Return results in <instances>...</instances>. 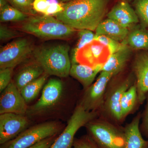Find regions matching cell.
<instances>
[{"label": "cell", "mask_w": 148, "mask_h": 148, "mask_svg": "<svg viewBox=\"0 0 148 148\" xmlns=\"http://www.w3.org/2000/svg\"><path fill=\"white\" fill-rule=\"evenodd\" d=\"M129 29L123 27L117 22L107 18L103 20L95 31L96 35H104L120 42L125 40Z\"/></svg>", "instance_id": "cell-19"}, {"label": "cell", "mask_w": 148, "mask_h": 148, "mask_svg": "<svg viewBox=\"0 0 148 148\" xmlns=\"http://www.w3.org/2000/svg\"><path fill=\"white\" fill-rule=\"evenodd\" d=\"M61 126L54 121L47 122L27 128L17 137L1 145V148H28L47 138L58 135Z\"/></svg>", "instance_id": "cell-6"}, {"label": "cell", "mask_w": 148, "mask_h": 148, "mask_svg": "<svg viewBox=\"0 0 148 148\" xmlns=\"http://www.w3.org/2000/svg\"><path fill=\"white\" fill-rule=\"evenodd\" d=\"M111 55L106 46L94 40L78 51L75 62L92 67H103Z\"/></svg>", "instance_id": "cell-11"}, {"label": "cell", "mask_w": 148, "mask_h": 148, "mask_svg": "<svg viewBox=\"0 0 148 148\" xmlns=\"http://www.w3.org/2000/svg\"><path fill=\"white\" fill-rule=\"evenodd\" d=\"M7 3V0H0V10L5 6Z\"/></svg>", "instance_id": "cell-36"}, {"label": "cell", "mask_w": 148, "mask_h": 148, "mask_svg": "<svg viewBox=\"0 0 148 148\" xmlns=\"http://www.w3.org/2000/svg\"><path fill=\"white\" fill-rule=\"evenodd\" d=\"M131 53V48L125 45L118 51L111 54L103 65L102 71L110 73L114 76L121 73L127 65Z\"/></svg>", "instance_id": "cell-18"}, {"label": "cell", "mask_w": 148, "mask_h": 148, "mask_svg": "<svg viewBox=\"0 0 148 148\" xmlns=\"http://www.w3.org/2000/svg\"><path fill=\"white\" fill-rule=\"evenodd\" d=\"M61 3H66L70 1H73V0H59Z\"/></svg>", "instance_id": "cell-38"}, {"label": "cell", "mask_w": 148, "mask_h": 148, "mask_svg": "<svg viewBox=\"0 0 148 148\" xmlns=\"http://www.w3.org/2000/svg\"><path fill=\"white\" fill-rule=\"evenodd\" d=\"M1 93L0 114L9 113L24 115L27 114V103L13 82L12 81Z\"/></svg>", "instance_id": "cell-13"}, {"label": "cell", "mask_w": 148, "mask_h": 148, "mask_svg": "<svg viewBox=\"0 0 148 148\" xmlns=\"http://www.w3.org/2000/svg\"><path fill=\"white\" fill-rule=\"evenodd\" d=\"M69 49V46L59 44L40 47L33 52L36 63L45 73L64 78L70 75L71 66Z\"/></svg>", "instance_id": "cell-2"}, {"label": "cell", "mask_w": 148, "mask_h": 148, "mask_svg": "<svg viewBox=\"0 0 148 148\" xmlns=\"http://www.w3.org/2000/svg\"><path fill=\"white\" fill-rule=\"evenodd\" d=\"M42 67L37 63L24 66L16 74L14 83L19 91L29 83L44 73Z\"/></svg>", "instance_id": "cell-20"}, {"label": "cell", "mask_w": 148, "mask_h": 148, "mask_svg": "<svg viewBox=\"0 0 148 148\" xmlns=\"http://www.w3.org/2000/svg\"><path fill=\"white\" fill-rule=\"evenodd\" d=\"M98 117V112L86 110L81 106L78 105L65 129L58 135L50 148H73L75 135L79 130Z\"/></svg>", "instance_id": "cell-7"}, {"label": "cell", "mask_w": 148, "mask_h": 148, "mask_svg": "<svg viewBox=\"0 0 148 148\" xmlns=\"http://www.w3.org/2000/svg\"><path fill=\"white\" fill-rule=\"evenodd\" d=\"M85 127L99 148H124V130L120 125L99 116Z\"/></svg>", "instance_id": "cell-4"}, {"label": "cell", "mask_w": 148, "mask_h": 148, "mask_svg": "<svg viewBox=\"0 0 148 148\" xmlns=\"http://www.w3.org/2000/svg\"><path fill=\"white\" fill-rule=\"evenodd\" d=\"M28 118L24 115L14 113L0 114V144L3 145L17 137L27 129Z\"/></svg>", "instance_id": "cell-12"}, {"label": "cell", "mask_w": 148, "mask_h": 148, "mask_svg": "<svg viewBox=\"0 0 148 148\" xmlns=\"http://www.w3.org/2000/svg\"><path fill=\"white\" fill-rule=\"evenodd\" d=\"M63 92V84L61 80L51 79L45 85L39 100L28 108L27 114L35 116L53 108L60 101Z\"/></svg>", "instance_id": "cell-10"}, {"label": "cell", "mask_w": 148, "mask_h": 148, "mask_svg": "<svg viewBox=\"0 0 148 148\" xmlns=\"http://www.w3.org/2000/svg\"><path fill=\"white\" fill-rule=\"evenodd\" d=\"M134 6L142 24L148 27V0H136Z\"/></svg>", "instance_id": "cell-27"}, {"label": "cell", "mask_w": 148, "mask_h": 148, "mask_svg": "<svg viewBox=\"0 0 148 148\" xmlns=\"http://www.w3.org/2000/svg\"><path fill=\"white\" fill-rule=\"evenodd\" d=\"M47 76V74L44 73L42 75L29 83L21 89L20 92L27 104L34 101L43 89Z\"/></svg>", "instance_id": "cell-23"}, {"label": "cell", "mask_w": 148, "mask_h": 148, "mask_svg": "<svg viewBox=\"0 0 148 148\" xmlns=\"http://www.w3.org/2000/svg\"><path fill=\"white\" fill-rule=\"evenodd\" d=\"M58 135L53 136L45 139L28 148H50Z\"/></svg>", "instance_id": "cell-35"}, {"label": "cell", "mask_w": 148, "mask_h": 148, "mask_svg": "<svg viewBox=\"0 0 148 148\" xmlns=\"http://www.w3.org/2000/svg\"><path fill=\"white\" fill-rule=\"evenodd\" d=\"M135 77L133 73L127 77L114 83L109 82L104 96L103 106L98 111L99 116L121 125L122 119L120 103L123 95L135 83Z\"/></svg>", "instance_id": "cell-5"}, {"label": "cell", "mask_w": 148, "mask_h": 148, "mask_svg": "<svg viewBox=\"0 0 148 148\" xmlns=\"http://www.w3.org/2000/svg\"><path fill=\"white\" fill-rule=\"evenodd\" d=\"M95 34L88 29H81L78 32V40L72 52L71 62H75L76 55L78 51L95 39Z\"/></svg>", "instance_id": "cell-25"}, {"label": "cell", "mask_w": 148, "mask_h": 148, "mask_svg": "<svg viewBox=\"0 0 148 148\" xmlns=\"http://www.w3.org/2000/svg\"><path fill=\"white\" fill-rule=\"evenodd\" d=\"M15 8L23 12H28L31 10L32 4L29 0H7Z\"/></svg>", "instance_id": "cell-31"}, {"label": "cell", "mask_w": 148, "mask_h": 148, "mask_svg": "<svg viewBox=\"0 0 148 148\" xmlns=\"http://www.w3.org/2000/svg\"><path fill=\"white\" fill-rule=\"evenodd\" d=\"M132 73L141 105L145 101L148 94V51L140 52L136 56L132 65Z\"/></svg>", "instance_id": "cell-14"}, {"label": "cell", "mask_w": 148, "mask_h": 148, "mask_svg": "<svg viewBox=\"0 0 148 148\" xmlns=\"http://www.w3.org/2000/svg\"><path fill=\"white\" fill-rule=\"evenodd\" d=\"M120 105L123 121L129 115L134 113L137 110L140 105L136 84L124 92L121 100Z\"/></svg>", "instance_id": "cell-21"}, {"label": "cell", "mask_w": 148, "mask_h": 148, "mask_svg": "<svg viewBox=\"0 0 148 148\" xmlns=\"http://www.w3.org/2000/svg\"><path fill=\"white\" fill-rule=\"evenodd\" d=\"M28 17V15L25 12L8 4L0 10L1 22L23 21Z\"/></svg>", "instance_id": "cell-24"}, {"label": "cell", "mask_w": 148, "mask_h": 148, "mask_svg": "<svg viewBox=\"0 0 148 148\" xmlns=\"http://www.w3.org/2000/svg\"><path fill=\"white\" fill-rule=\"evenodd\" d=\"M113 77L110 73L101 71L96 81L84 90L78 105L86 110L98 112L103 106L107 86Z\"/></svg>", "instance_id": "cell-9"}, {"label": "cell", "mask_w": 148, "mask_h": 148, "mask_svg": "<svg viewBox=\"0 0 148 148\" xmlns=\"http://www.w3.org/2000/svg\"><path fill=\"white\" fill-rule=\"evenodd\" d=\"M103 66L92 67L77 62H71L70 75L82 85L84 90L90 86Z\"/></svg>", "instance_id": "cell-17"}, {"label": "cell", "mask_w": 148, "mask_h": 148, "mask_svg": "<svg viewBox=\"0 0 148 148\" xmlns=\"http://www.w3.org/2000/svg\"><path fill=\"white\" fill-rule=\"evenodd\" d=\"M29 1L30 2L32 3H32H33V1H34V0H29Z\"/></svg>", "instance_id": "cell-39"}, {"label": "cell", "mask_w": 148, "mask_h": 148, "mask_svg": "<svg viewBox=\"0 0 148 148\" xmlns=\"http://www.w3.org/2000/svg\"><path fill=\"white\" fill-rule=\"evenodd\" d=\"M18 33L16 31L7 27L5 25L0 26V39L1 40H6L16 38Z\"/></svg>", "instance_id": "cell-32"}, {"label": "cell", "mask_w": 148, "mask_h": 148, "mask_svg": "<svg viewBox=\"0 0 148 148\" xmlns=\"http://www.w3.org/2000/svg\"><path fill=\"white\" fill-rule=\"evenodd\" d=\"M14 69H0V92H2L12 82Z\"/></svg>", "instance_id": "cell-29"}, {"label": "cell", "mask_w": 148, "mask_h": 148, "mask_svg": "<svg viewBox=\"0 0 148 148\" xmlns=\"http://www.w3.org/2000/svg\"><path fill=\"white\" fill-rule=\"evenodd\" d=\"M33 51L32 43L25 38H20L9 43L0 49V69H14Z\"/></svg>", "instance_id": "cell-8"}, {"label": "cell", "mask_w": 148, "mask_h": 148, "mask_svg": "<svg viewBox=\"0 0 148 148\" xmlns=\"http://www.w3.org/2000/svg\"><path fill=\"white\" fill-rule=\"evenodd\" d=\"M62 3H63L49 5L44 15L46 16H56L62 12L64 10V4Z\"/></svg>", "instance_id": "cell-33"}, {"label": "cell", "mask_w": 148, "mask_h": 148, "mask_svg": "<svg viewBox=\"0 0 148 148\" xmlns=\"http://www.w3.org/2000/svg\"><path fill=\"white\" fill-rule=\"evenodd\" d=\"M108 0H73L56 18L75 29L95 31L106 13Z\"/></svg>", "instance_id": "cell-1"}, {"label": "cell", "mask_w": 148, "mask_h": 148, "mask_svg": "<svg viewBox=\"0 0 148 148\" xmlns=\"http://www.w3.org/2000/svg\"><path fill=\"white\" fill-rule=\"evenodd\" d=\"M107 16L128 29L135 26L139 21L135 11L125 1L117 3L109 12Z\"/></svg>", "instance_id": "cell-15"}, {"label": "cell", "mask_w": 148, "mask_h": 148, "mask_svg": "<svg viewBox=\"0 0 148 148\" xmlns=\"http://www.w3.org/2000/svg\"><path fill=\"white\" fill-rule=\"evenodd\" d=\"M47 2L49 5L55 4L59 3V0H47Z\"/></svg>", "instance_id": "cell-37"}, {"label": "cell", "mask_w": 148, "mask_h": 148, "mask_svg": "<svg viewBox=\"0 0 148 148\" xmlns=\"http://www.w3.org/2000/svg\"><path fill=\"white\" fill-rule=\"evenodd\" d=\"M131 48L148 51V30L144 26L132 27L124 41Z\"/></svg>", "instance_id": "cell-22"}, {"label": "cell", "mask_w": 148, "mask_h": 148, "mask_svg": "<svg viewBox=\"0 0 148 148\" xmlns=\"http://www.w3.org/2000/svg\"><path fill=\"white\" fill-rule=\"evenodd\" d=\"M49 4L47 0H34L32 3L33 9L35 11L44 14Z\"/></svg>", "instance_id": "cell-34"}, {"label": "cell", "mask_w": 148, "mask_h": 148, "mask_svg": "<svg viewBox=\"0 0 148 148\" xmlns=\"http://www.w3.org/2000/svg\"><path fill=\"white\" fill-rule=\"evenodd\" d=\"M106 46L110 51L111 54L115 53L126 44L123 41L120 42L104 35H95V39Z\"/></svg>", "instance_id": "cell-26"}, {"label": "cell", "mask_w": 148, "mask_h": 148, "mask_svg": "<svg viewBox=\"0 0 148 148\" xmlns=\"http://www.w3.org/2000/svg\"><path fill=\"white\" fill-rule=\"evenodd\" d=\"M141 119V112H139L123 127L124 148H148V140H145L140 132Z\"/></svg>", "instance_id": "cell-16"}, {"label": "cell", "mask_w": 148, "mask_h": 148, "mask_svg": "<svg viewBox=\"0 0 148 148\" xmlns=\"http://www.w3.org/2000/svg\"><path fill=\"white\" fill-rule=\"evenodd\" d=\"M73 148H99L92 138L87 134L79 138H75Z\"/></svg>", "instance_id": "cell-28"}, {"label": "cell", "mask_w": 148, "mask_h": 148, "mask_svg": "<svg viewBox=\"0 0 148 148\" xmlns=\"http://www.w3.org/2000/svg\"><path fill=\"white\" fill-rule=\"evenodd\" d=\"M145 108L141 112V119L140 124V132L143 137L148 138V94L146 99Z\"/></svg>", "instance_id": "cell-30"}, {"label": "cell", "mask_w": 148, "mask_h": 148, "mask_svg": "<svg viewBox=\"0 0 148 148\" xmlns=\"http://www.w3.org/2000/svg\"><path fill=\"white\" fill-rule=\"evenodd\" d=\"M21 30L43 39H63L72 36L76 29L52 16H33L27 19Z\"/></svg>", "instance_id": "cell-3"}]
</instances>
